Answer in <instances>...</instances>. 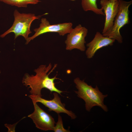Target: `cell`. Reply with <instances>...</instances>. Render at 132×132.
Wrapping results in <instances>:
<instances>
[{"mask_svg":"<svg viewBox=\"0 0 132 132\" xmlns=\"http://www.w3.org/2000/svg\"><path fill=\"white\" fill-rule=\"evenodd\" d=\"M57 66L55 64L53 68L52 65L50 63L47 66L41 65L34 70L36 73L35 75H30L28 73L24 74L22 83L28 88H30V92L31 95L41 97V91L43 88L49 90L51 92H54L60 95L63 92L62 91L56 87L54 81L56 79H59L56 77L57 74L54 77H49V75L54 70Z\"/></svg>","mask_w":132,"mask_h":132,"instance_id":"6da1fadb","label":"cell"},{"mask_svg":"<svg viewBox=\"0 0 132 132\" xmlns=\"http://www.w3.org/2000/svg\"><path fill=\"white\" fill-rule=\"evenodd\" d=\"M74 82L78 90L77 91H75V92L78 98L85 102L86 110L90 111L93 107L98 106L105 111H108V108L104 103V99L108 95H103L99 90L97 86L93 88L78 77L74 79Z\"/></svg>","mask_w":132,"mask_h":132,"instance_id":"7a4b0ae2","label":"cell"},{"mask_svg":"<svg viewBox=\"0 0 132 132\" xmlns=\"http://www.w3.org/2000/svg\"><path fill=\"white\" fill-rule=\"evenodd\" d=\"M36 16L32 13H20L15 10L13 13L14 21L12 26L8 30L1 34L0 37L3 38L8 34L14 33V39L20 36H23L26 41L29 35L32 33L30 29L32 23L35 20L39 19L42 16Z\"/></svg>","mask_w":132,"mask_h":132,"instance_id":"3957f363","label":"cell"},{"mask_svg":"<svg viewBox=\"0 0 132 132\" xmlns=\"http://www.w3.org/2000/svg\"><path fill=\"white\" fill-rule=\"evenodd\" d=\"M118 0L119 3L118 11L113 25L110 30L102 34L121 44L123 42V38L120 33V30L130 22L129 8L132 4V1Z\"/></svg>","mask_w":132,"mask_h":132,"instance_id":"277c9868","label":"cell"},{"mask_svg":"<svg viewBox=\"0 0 132 132\" xmlns=\"http://www.w3.org/2000/svg\"><path fill=\"white\" fill-rule=\"evenodd\" d=\"M72 26L73 24L70 22L51 25L46 18H42L39 27L34 29V34L29 37L25 44H27L31 40L40 35L47 33H56L60 35L64 36L70 32L73 28Z\"/></svg>","mask_w":132,"mask_h":132,"instance_id":"5b68a950","label":"cell"},{"mask_svg":"<svg viewBox=\"0 0 132 132\" xmlns=\"http://www.w3.org/2000/svg\"><path fill=\"white\" fill-rule=\"evenodd\" d=\"M88 30L85 27L79 24L67 34L65 41L66 49L71 51L77 49L82 52L85 51V38L88 33Z\"/></svg>","mask_w":132,"mask_h":132,"instance_id":"8992f818","label":"cell"},{"mask_svg":"<svg viewBox=\"0 0 132 132\" xmlns=\"http://www.w3.org/2000/svg\"><path fill=\"white\" fill-rule=\"evenodd\" d=\"M58 93L54 92L53 98L51 100H47L37 96L31 95L29 97L31 99L33 102L41 103L48 108L49 111H54L58 114L64 113L70 116L72 119H75L77 118L76 115L72 111L68 110L65 108V105L63 103Z\"/></svg>","mask_w":132,"mask_h":132,"instance_id":"52a82bcc","label":"cell"},{"mask_svg":"<svg viewBox=\"0 0 132 132\" xmlns=\"http://www.w3.org/2000/svg\"><path fill=\"white\" fill-rule=\"evenodd\" d=\"M33 102L34 110L28 117L32 119L38 129L45 131H53L55 124L54 118L41 108L36 102Z\"/></svg>","mask_w":132,"mask_h":132,"instance_id":"ba28073f","label":"cell"},{"mask_svg":"<svg viewBox=\"0 0 132 132\" xmlns=\"http://www.w3.org/2000/svg\"><path fill=\"white\" fill-rule=\"evenodd\" d=\"M118 0L113 1L110 0H100L101 8L105 15L104 25L102 34L108 31L112 27L117 13L119 6Z\"/></svg>","mask_w":132,"mask_h":132,"instance_id":"9c48e42d","label":"cell"},{"mask_svg":"<svg viewBox=\"0 0 132 132\" xmlns=\"http://www.w3.org/2000/svg\"><path fill=\"white\" fill-rule=\"evenodd\" d=\"M115 40L104 36L100 32H97L92 40L87 44L88 48L86 54L87 58H93L97 51L104 47L113 45Z\"/></svg>","mask_w":132,"mask_h":132,"instance_id":"30bf717a","label":"cell"},{"mask_svg":"<svg viewBox=\"0 0 132 132\" xmlns=\"http://www.w3.org/2000/svg\"><path fill=\"white\" fill-rule=\"evenodd\" d=\"M97 0H81V5L85 11H91L96 14L105 15L102 9L98 8L97 3Z\"/></svg>","mask_w":132,"mask_h":132,"instance_id":"8fae6325","label":"cell"},{"mask_svg":"<svg viewBox=\"0 0 132 132\" xmlns=\"http://www.w3.org/2000/svg\"><path fill=\"white\" fill-rule=\"evenodd\" d=\"M0 1L18 7L26 8L28 4H35L40 2L39 0H0Z\"/></svg>","mask_w":132,"mask_h":132,"instance_id":"7c38bea8","label":"cell"},{"mask_svg":"<svg viewBox=\"0 0 132 132\" xmlns=\"http://www.w3.org/2000/svg\"><path fill=\"white\" fill-rule=\"evenodd\" d=\"M55 132H68L70 131L64 128L63 125L62 118L58 115V121L54 126L53 130Z\"/></svg>","mask_w":132,"mask_h":132,"instance_id":"4fadbf2b","label":"cell"},{"mask_svg":"<svg viewBox=\"0 0 132 132\" xmlns=\"http://www.w3.org/2000/svg\"><path fill=\"white\" fill-rule=\"evenodd\" d=\"M110 0L113 1H115L117 0Z\"/></svg>","mask_w":132,"mask_h":132,"instance_id":"5bb4252c","label":"cell"},{"mask_svg":"<svg viewBox=\"0 0 132 132\" xmlns=\"http://www.w3.org/2000/svg\"><path fill=\"white\" fill-rule=\"evenodd\" d=\"M70 0L71 1H75V0Z\"/></svg>","mask_w":132,"mask_h":132,"instance_id":"9a60e30c","label":"cell"},{"mask_svg":"<svg viewBox=\"0 0 132 132\" xmlns=\"http://www.w3.org/2000/svg\"><path fill=\"white\" fill-rule=\"evenodd\" d=\"M1 73V71H0V73Z\"/></svg>","mask_w":132,"mask_h":132,"instance_id":"2e32d148","label":"cell"},{"mask_svg":"<svg viewBox=\"0 0 132 132\" xmlns=\"http://www.w3.org/2000/svg\"></svg>","mask_w":132,"mask_h":132,"instance_id":"e0dca14e","label":"cell"}]
</instances>
